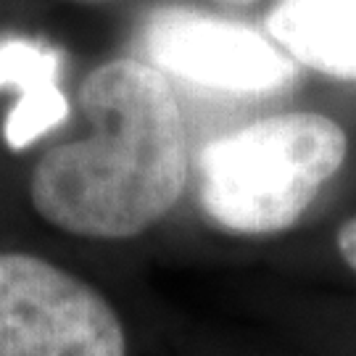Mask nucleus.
Listing matches in <instances>:
<instances>
[{"instance_id": "nucleus-3", "label": "nucleus", "mask_w": 356, "mask_h": 356, "mask_svg": "<svg viewBox=\"0 0 356 356\" xmlns=\"http://www.w3.org/2000/svg\"><path fill=\"white\" fill-rule=\"evenodd\" d=\"M0 356H127L114 306L32 254H0Z\"/></svg>"}, {"instance_id": "nucleus-6", "label": "nucleus", "mask_w": 356, "mask_h": 356, "mask_svg": "<svg viewBox=\"0 0 356 356\" xmlns=\"http://www.w3.org/2000/svg\"><path fill=\"white\" fill-rule=\"evenodd\" d=\"M267 29L293 61L335 79H356V0H280Z\"/></svg>"}, {"instance_id": "nucleus-8", "label": "nucleus", "mask_w": 356, "mask_h": 356, "mask_svg": "<svg viewBox=\"0 0 356 356\" xmlns=\"http://www.w3.org/2000/svg\"><path fill=\"white\" fill-rule=\"evenodd\" d=\"M214 3H227V6H248L254 0H214Z\"/></svg>"}, {"instance_id": "nucleus-2", "label": "nucleus", "mask_w": 356, "mask_h": 356, "mask_svg": "<svg viewBox=\"0 0 356 356\" xmlns=\"http://www.w3.org/2000/svg\"><path fill=\"white\" fill-rule=\"evenodd\" d=\"M346 156L348 138L335 119L275 114L206 145L198 156V195L222 229L275 235L306 214Z\"/></svg>"}, {"instance_id": "nucleus-5", "label": "nucleus", "mask_w": 356, "mask_h": 356, "mask_svg": "<svg viewBox=\"0 0 356 356\" xmlns=\"http://www.w3.org/2000/svg\"><path fill=\"white\" fill-rule=\"evenodd\" d=\"M58 51L40 40L0 38V88L19 92L3 124V138L13 151L32 145L69 116V101L58 88Z\"/></svg>"}, {"instance_id": "nucleus-1", "label": "nucleus", "mask_w": 356, "mask_h": 356, "mask_svg": "<svg viewBox=\"0 0 356 356\" xmlns=\"http://www.w3.org/2000/svg\"><path fill=\"white\" fill-rule=\"evenodd\" d=\"M79 106L82 140L53 145L29 177V198L45 222L92 241H127L161 222L191 175L188 132L166 76L132 58L95 66Z\"/></svg>"}, {"instance_id": "nucleus-7", "label": "nucleus", "mask_w": 356, "mask_h": 356, "mask_svg": "<svg viewBox=\"0 0 356 356\" xmlns=\"http://www.w3.org/2000/svg\"><path fill=\"white\" fill-rule=\"evenodd\" d=\"M338 251H341L346 264L356 272V216L338 229Z\"/></svg>"}, {"instance_id": "nucleus-4", "label": "nucleus", "mask_w": 356, "mask_h": 356, "mask_svg": "<svg viewBox=\"0 0 356 356\" xmlns=\"http://www.w3.org/2000/svg\"><path fill=\"white\" fill-rule=\"evenodd\" d=\"M145 48L166 72L227 92H264L293 76L291 58L256 29L185 8L153 13Z\"/></svg>"}, {"instance_id": "nucleus-9", "label": "nucleus", "mask_w": 356, "mask_h": 356, "mask_svg": "<svg viewBox=\"0 0 356 356\" xmlns=\"http://www.w3.org/2000/svg\"><path fill=\"white\" fill-rule=\"evenodd\" d=\"M85 3H90V0H85Z\"/></svg>"}]
</instances>
